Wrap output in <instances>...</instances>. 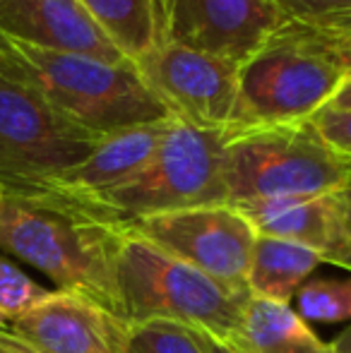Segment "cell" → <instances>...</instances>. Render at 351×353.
<instances>
[{"instance_id": "1", "label": "cell", "mask_w": 351, "mask_h": 353, "mask_svg": "<svg viewBox=\"0 0 351 353\" xmlns=\"http://www.w3.org/2000/svg\"><path fill=\"white\" fill-rule=\"evenodd\" d=\"M121 226L92 216L48 190L3 192L0 250L32 265L56 283L123 317L118 293Z\"/></svg>"}, {"instance_id": "2", "label": "cell", "mask_w": 351, "mask_h": 353, "mask_svg": "<svg viewBox=\"0 0 351 353\" xmlns=\"http://www.w3.org/2000/svg\"><path fill=\"white\" fill-rule=\"evenodd\" d=\"M0 74L34 89L63 118L99 137L171 118L135 63L111 65L0 32Z\"/></svg>"}, {"instance_id": "3", "label": "cell", "mask_w": 351, "mask_h": 353, "mask_svg": "<svg viewBox=\"0 0 351 353\" xmlns=\"http://www.w3.org/2000/svg\"><path fill=\"white\" fill-rule=\"evenodd\" d=\"M351 77V39L286 19L239 68L250 128L310 123Z\"/></svg>"}, {"instance_id": "4", "label": "cell", "mask_w": 351, "mask_h": 353, "mask_svg": "<svg viewBox=\"0 0 351 353\" xmlns=\"http://www.w3.org/2000/svg\"><path fill=\"white\" fill-rule=\"evenodd\" d=\"M224 144V132L205 130L171 118L150 161L128 181L99 195H56L116 226L157 214L226 205Z\"/></svg>"}, {"instance_id": "5", "label": "cell", "mask_w": 351, "mask_h": 353, "mask_svg": "<svg viewBox=\"0 0 351 353\" xmlns=\"http://www.w3.org/2000/svg\"><path fill=\"white\" fill-rule=\"evenodd\" d=\"M118 293L123 320H169L226 341L239 327L250 293L212 279L197 267L121 226Z\"/></svg>"}, {"instance_id": "6", "label": "cell", "mask_w": 351, "mask_h": 353, "mask_svg": "<svg viewBox=\"0 0 351 353\" xmlns=\"http://www.w3.org/2000/svg\"><path fill=\"white\" fill-rule=\"evenodd\" d=\"M351 161L323 140L313 123L258 125L226 137V205L344 190Z\"/></svg>"}, {"instance_id": "7", "label": "cell", "mask_w": 351, "mask_h": 353, "mask_svg": "<svg viewBox=\"0 0 351 353\" xmlns=\"http://www.w3.org/2000/svg\"><path fill=\"white\" fill-rule=\"evenodd\" d=\"M103 137L0 74V192H27L75 168Z\"/></svg>"}, {"instance_id": "8", "label": "cell", "mask_w": 351, "mask_h": 353, "mask_svg": "<svg viewBox=\"0 0 351 353\" xmlns=\"http://www.w3.org/2000/svg\"><path fill=\"white\" fill-rule=\"evenodd\" d=\"M135 70L171 118L226 137L250 128L239 65L166 41L137 58Z\"/></svg>"}, {"instance_id": "9", "label": "cell", "mask_w": 351, "mask_h": 353, "mask_svg": "<svg viewBox=\"0 0 351 353\" xmlns=\"http://www.w3.org/2000/svg\"><path fill=\"white\" fill-rule=\"evenodd\" d=\"M123 226L132 228L157 248L197 267L224 286L250 293L248 270L258 233L236 207H192L137 219Z\"/></svg>"}, {"instance_id": "10", "label": "cell", "mask_w": 351, "mask_h": 353, "mask_svg": "<svg viewBox=\"0 0 351 353\" xmlns=\"http://www.w3.org/2000/svg\"><path fill=\"white\" fill-rule=\"evenodd\" d=\"M123 317L85 296L51 291L0 332V353H123Z\"/></svg>"}, {"instance_id": "11", "label": "cell", "mask_w": 351, "mask_h": 353, "mask_svg": "<svg viewBox=\"0 0 351 353\" xmlns=\"http://www.w3.org/2000/svg\"><path fill=\"white\" fill-rule=\"evenodd\" d=\"M286 19L270 0H174L169 41L241 68Z\"/></svg>"}, {"instance_id": "12", "label": "cell", "mask_w": 351, "mask_h": 353, "mask_svg": "<svg viewBox=\"0 0 351 353\" xmlns=\"http://www.w3.org/2000/svg\"><path fill=\"white\" fill-rule=\"evenodd\" d=\"M0 32L34 46L126 65L82 0H0Z\"/></svg>"}, {"instance_id": "13", "label": "cell", "mask_w": 351, "mask_h": 353, "mask_svg": "<svg viewBox=\"0 0 351 353\" xmlns=\"http://www.w3.org/2000/svg\"><path fill=\"white\" fill-rule=\"evenodd\" d=\"M231 207L248 219L258 236L303 245L318 252L323 262H334L349 270L342 190L315 197L248 200Z\"/></svg>"}, {"instance_id": "14", "label": "cell", "mask_w": 351, "mask_h": 353, "mask_svg": "<svg viewBox=\"0 0 351 353\" xmlns=\"http://www.w3.org/2000/svg\"><path fill=\"white\" fill-rule=\"evenodd\" d=\"M169 121L171 118L126 128V130L106 135L85 161L77 163L70 171L61 173L53 181L34 188V190H53L63 192V195L85 197L99 195V192L108 190V188H116L118 183L128 181L132 173H137L150 161V157L159 147L161 137H164L166 128H169Z\"/></svg>"}, {"instance_id": "15", "label": "cell", "mask_w": 351, "mask_h": 353, "mask_svg": "<svg viewBox=\"0 0 351 353\" xmlns=\"http://www.w3.org/2000/svg\"><path fill=\"white\" fill-rule=\"evenodd\" d=\"M226 344L234 353H332L308 322L289 305L250 296Z\"/></svg>"}, {"instance_id": "16", "label": "cell", "mask_w": 351, "mask_h": 353, "mask_svg": "<svg viewBox=\"0 0 351 353\" xmlns=\"http://www.w3.org/2000/svg\"><path fill=\"white\" fill-rule=\"evenodd\" d=\"M82 3L94 22L130 63L169 41L174 0H82Z\"/></svg>"}, {"instance_id": "17", "label": "cell", "mask_w": 351, "mask_h": 353, "mask_svg": "<svg viewBox=\"0 0 351 353\" xmlns=\"http://www.w3.org/2000/svg\"><path fill=\"white\" fill-rule=\"evenodd\" d=\"M320 262L323 260L318 252L303 245L258 236L248 270L250 296L274 303H289Z\"/></svg>"}, {"instance_id": "18", "label": "cell", "mask_w": 351, "mask_h": 353, "mask_svg": "<svg viewBox=\"0 0 351 353\" xmlns=\"http://www.w3.org/2000/svg\"><path fill=\"white\" fill-rule=\"evenodd\" d=\"M123 353H207V334L169 320L130 322Z\"/></svg>"}, {"instance_id": "19", "label": "cell", "mask_w": 351, "mask_h": 353, "mask_svg": "<svg viewBox=\"0 0 351 353\" xmlns=\"http://www.w3.org/2000/svg\"><path fill=\"white\" fill-rule=\"evenodd\" d=\"M296 312L303 320H351V279H313L299 288Z\"/></svg>"}, {"instance_id": "20", "label": "cell", "mask_w": 351, "mask_h": 353, "mask_svg": "<svg viewBox=\"0 0 351 353\" xmlns=\"http://www.w3.org/2000/svg\"><path fill=\"white\" fill-rule=\"evenodd\" d=\"M284 17L351 39V0H270Z\"/></svg>"}, {"instance_id": "21", "label": "cell", "mask_w": 351, "mask_h": 353, "mask_svg": "<svg viewBox=\"0 0 351 353\" xmlns=\"http://www.w3.org/2000/svg\"><path fill=\"white\" fill-rule=\"evenodd\" d=\"M48 293H51V288L37 283L0 252V312L5 320H17L29 307L43 301Z\"/></svg>"}, {"instance_id": "22", "label": "cell", "mask_w": 351, "mask_h": 353, "mask_svg": "<svg viewBox=\"0 0 351 353\" xmlns=\"http://www.w3.org/2000/svg\"><path fill=\"white\" fill-rule=\"evenodd\" d=\"M323 140L351 161V111L328 106L310 121Z\"/></svg>"}, {"instance_id": "23", "label": "cell", "mask_w": 351, "mask_h": 353, "mask_svg": "<svg viewBox=\"0 0 351 353\" xmlns=\"http://www.w3.org/2000/svg\"><path fill=\"white\" fill-rule=\"evenodd\" d=\"M342 205H344V226H347V250H349V272H351V178L342 190Z\"/></svg>"}, {"instance_id": "24", "label": "cell", "mask_w": 351, "mask_h": 353, "mask_svg": "<svg viewBox=\"0 0 351 353\" xmlns=\"http://www.w3.org/2000/svg\"><path fill=\"white\" fill-rule=\"evenodd\" d=\"M330 106H334V108H342V111H351V77H349V82L342 87V92L337 94V99H334Z\"/></svg>"}, {"instance_id": "25", "label": "cell", "mask_w": 351, "mask_h": 353, "mask_svg": "<svg viewBox=\"0 0 351 353\" xmlns=\"http://www.w3.org/2000/svg\"><path fill=\"white\" fill-rule=\"evenodd\" d=\"M332 353H351V325L332 341Z\"/></svg>"}, {"instance_id": "26", "label": "cell", "mask_w": 351, "mask_h": 353, "mask_svg": "<svg viewBox=\"0 0 351 353\" xmlns=\"http://www.w3.org/2000/svg\"><path fill=\"white\" fill-rule=\"evenodd\" d=\"M207 353H234L226 344H221L219 339H214V336L207 334Z\"/></svg>"}, {"instance_id": "27", "label": "cell", "mask_w": 351, "mask_h": 353, "mask_svg": "<svg viewBox=\"0 0 351 353\" xmlns=\"http://www.w3.org/2000/svg\"><path fill=\"white\" fill-rule=\"evenodd\" d=\"M5 325H8V320H5V317H3V312H0V332L5 330Z\"/></svg>"}, {"instance_id": "28", "label": "cell", "mask_w": 351, "mask_h": 353, "mask_svg": "<svg viewBox=\"0 0 351 353\" xmlns=\"http://www.w3.org/2000/svg\"><path fill=\"white\" fill-rule=\"evenodd\" d=\"M0 197H3V192H0Z\"/></svg>"}]
</instances>
